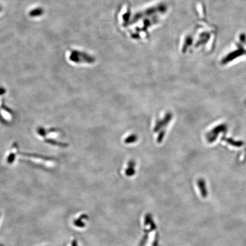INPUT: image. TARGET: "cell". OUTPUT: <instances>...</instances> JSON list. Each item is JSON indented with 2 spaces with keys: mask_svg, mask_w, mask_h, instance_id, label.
<instances>
[{
  "mask_svg": "<svg viewBox=\"0 0 246 246\" xmlns=\"http://www.w3.org/2000/svg\"><path fill=\"white\" fill-rule=\"evenodd\" d=\"M198 188L200 190V194H201V195H202V198H206L207 197V195H208V192H207V188H206V182L203 179H200L198 181Z\"/></svg>",
  "mask_w": 246,
  "mask_h": 246,
  "instance_id": "6da1fadb",
  "label": "cell"
},
{
  "mask_svg": "<svg viewBox=\"0 0 246 246\" xmlns=\"http://www.w3.org/2000/svg\"><path fill=\"white\" fill-rule=\"evenodd\" d=\"M44 13V10L42 8H36L31 10L29 12V16L31 17H36L42 16Z\"/></svg>",
  "mask_w": 246,
  "mask_h": 246,
  "instance_id": "7a4b0ae2",
  "label": "cell"
},
{
  "mask_svg": "<svg viewBox=\"0 0 246 246\" xmlns=\"http://www.w3.org/2000/svg\"><path fill=\"white\" fill-rule=\"evenodd\" d=\"M2 6L0 5V12L2 11Z\"/></svg>",
  "mask_w": 246,
  "mask_h": 246,
  "instance_id": "3957f363",
  "label": "cell"
},
{
  "mask_svg": "<svg viewBox=\"0 0 246 246\" xmlns=\"http://www.w3.org/2000/svg\"><path fill=\"white\" fill-rule=\"evenodd\" d=\"M0 246H4V245L2 244H0Z\"/></svg>",
  "mask_w": 246,
  "mask_h": 246,
  "instance_id": "277c9868",
  "label": "cell"
},
{
  "mask_svg": "<svg viewBox=\"0 0 246 246\" xmlns=\"http://www.w3.org/2000/svg\"><path fill=\"white\" fill-rule=\"evenodd\" d=\"M0 216H1V214H0Z\"/></svg>",
  "mask_w": 246,
  "mask_h": 246,
  "instance_id": "5b68a950",
  "label": "cell"
}]
</instances>
